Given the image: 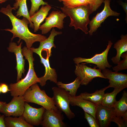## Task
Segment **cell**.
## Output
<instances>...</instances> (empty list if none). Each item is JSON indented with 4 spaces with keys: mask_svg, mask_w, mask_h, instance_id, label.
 <instances>
[{
    "mask_svg": "<svg viewBox=\"0 0 127 127\" xmlns=\"http://www.w3.org/2000/svg\"><path fill=\"white\" fill-rule=\"evenodd\" d=\"M14 9L9 4H8L6 7H2L0 10V12L7 16L9 18L12 26V29L7 28L3 30L10 32L13 36L11 38L12 41L15 38L18 37L19 43L21 40H24L25 42L27 47L30 49L33 44L36 42L43 41L47 38L44 35L39 34H34L29 30L28 25L30 24L28 20L26 18L23 17L22 19H20L14 16L12 12Z\"/></svg>",
    "mask_w": 127,
    "mask_h": 127,
    "instance_id": "6da1fadb",
    "label": "cell"
},
{
    "mask_svg": "<svg viewBox=\"0 0 127 127\" xmlns=\"http://www.w3.org/2000/svg\"><path fill=\"white\" fill-rule=\"evenodd\" d=\"M22 53L28 61V71L24 78L22 79L16 83L9 84V89L11 95L12 97L23 96L25 91L31 86L40 82L39 78L36 75L34 69L33 52L30 49L24 46L22 49Z\"/></svg>",
    "mask_w": 127,
    "mask_h": 127,
    "instance_id": "7a4b0ae2",
    "label": "cell"
},
{
    "mask_svg": "<svg viewBox=\"0 0 127 127\" xmlns=\"http://www.w3.org/2000/svg\"><path fill=\"white\" fill-rule=\"evenodd\" d=\"M60 9L63 12L70 18L69 27H74L75 30L79 29L86 34L88 33L87 26L90 21L89 17L93 12L89 4L73 8L64 5Z\"/></svg>",
    "mask_w": 127,
    "mask_h": 127,
    "instance_id": "3957f363",
    "label": "cell"
},
{
    "mask_svg": "<svg viewBox=\"0 0 127 127\" xmlns=\"http://www.w3.org/2000/svg\"><path fill=\"white\" fill-rule=\"evenodd\" d=\"M25 102L32 103L42 106L45 109H58L52 98L49 97L45 91L41 90L37 83L28 88L23 95Z\"/></svg>",
    "mask_w": 127,
    "mask_h": 127,
    "instance_id": "277c9868",
    "label": "cell"
},
{
    "mask_svg": "<svg viewBox=\"0 0 127 127\" xmlns=\"http://www.w3.org/2000/svg\"><path fill=\"white\" fill-rule=\"evenodd\" d=\"M52 90L53 94L52 98L56 106L59 110L64 112L69 119L73 118L75 115L70 108V95L69 92L59 87H53Z\"/></svg>",
    "mask_w": 127,
    "mask_h": 127,
    "instance_id": "5b68a950",
    "label": "cell"
},
{
    "mask_svg": "<svg viewBox=\"0 0 127 127\" xmlns=\"http://www.w3.org/2000/svg\"><path fill=\"white\" fill-rule=\"evenodd\" d=\"M86 63L78 64L75 65V73L81 82V85H86L95 78L100 77L107 79L103 74L101 70L87 66Z\"/></svg>",
    "mask_w": 127,
    "mask_h": 127,
    "instance_id": "8992f818",
    "label": "cell"
},
{
    "mask_svg": "<svg viewBox=\"0 0 127 127\" xmlns=\"http://www.w3.org/2000/svg\"><path fill=\"white\" fill-rule=\"evenodd\" d=\"M113 43L109 40L108 45L106 49L102 53L96 54L92 57L90 58H86L81 57L74 58L73 60L76 64L85 62L86 64L91 63L97 65L96 67L102 70L106 68H110L112 67L109 64L107 60V55L109 50Z\"/></svg>",
    "mask_w": 127,
    "mask_h": 127,
    "instance_id": "52a82bcc",
    "label": "cell"
},
{
    "mask_svg": "<svg viewBox=\"0 0 127 127\" xmlns=\"http://www.w3.org/2000/svg\"><path fill=\"white\" fill-rule=\"evenodd\" d=\"M111 1V0H104L103 2L104 5L103 9L101 12L98 13L90 21V29L88 31L90 35H92L93 33L100 27L101 24L108 17L111 16H119L120 15L119 13L111 9L110 6Z\"/></svg>",
    "mask_w": 127,
    "mask_h": 127,
    "instance_id": "ba28073f",
    "label": "cell"
},
{
    "mask_svg": "<svg viewBox=\"0 0 127 127\" xmlns=\"http://www.w3.org/2000/svg\"><path fill=\"white\" fill-rule=\"evenodd\" d=\"M67 16L60 11H53L46 18L45 23L40 26L39 29L41 31L43 34L47 33L52 28L55 27L62 29L64 28V20Z\"/></svg>",
    "mask_w": 127,
    "mask_h": 127,
    "instance_id": "9c48e42d",
    "label": "cell"
},
{
    "mask_svg": "<svg viewBox=\"0 0 127 127\" xmlns=\"http://www.w3.org/2000/svg\"><path fill=\"white\" fill-rule=\"evenodd\" d=\"M13 97L10 102L6 103L0 111L5 116H12L17 117L23 114L25 102L23 96Z\"/></svg>",
    "mask_w": 127,
    "mask_h": 127,
    "instance_id": "30bf717a",
    "label": "cell"
},
{
    "mask_svg": "<svg viewBox=\"0 0 127 127\" xmlns=\"http://www.w3.org/2000/svg\"><path fill=\"white\" fill-rule=\"evenodd\" d=\"M62 112L58 109H45L40 125L43 127H64V118Z\"/></svg>",
    "mask_w": 127,
    "mask_h": 127,
    "instance_id": "8fae6325",
    "label": "cell"
},
{
    "mask_svg": "<svg viewBox=\"0 0 127 127\" xmlns=\"http://www.w3.org/2000/svg\"><path fill=\"white\" fill-rule=\"evenodd\" d=\"M45 109L43 107L39 108L33 107L25 102L22 115L29 124L33 126H38L41 124Z\"/></svg>",
    "mask_w": 127,
    "mask_h": 127,
    "instance_id": "7c38bea8",
    "label": "cell"
},
{
    "mask_svg": "<svg viewBox=\"0 0 127 127\" xmlns=\"http://www.w3.org/2000/svg\"><path fill=\"white\" fill-rule=\"evenodd\" d=\"M103 75L109 79V85L107 86L110 87L121 88L124 89L127 87V75L117 71L113 72L105 68L102 70Z\"/></svg>",
    "mask_w": 127,
    "mask_h": 127,
    "instance_id": "4fadbf2b",
    "label": "cell"
},
{
    "mask_svg": "<svg viewBox=\"0 0 127 127\" xmlns=\"http://www.w3.org/2000/svg\"><path fill=\"white\" fill-rule=\"evenodd\" d=\"M22 43L21 42L17 45L16 43L11 41L9 43V46L7 48L9 52L14 53L16 55V68L17 71V82L22 79V74H24V75L25 71L24 69L25 60L23 58L22 53Z\"/></svg>",
    "mask_w": 127,
    "mask_h": 127,
    "instance_id": "5bb4252c",
    "label": "cell"
},
{
    "mask_svg": "<svg viewBox=\"0 0 127 127\" xmlns=\"http://www.w3.org/2000/svg\"><path fill=\"white\" fill-rule=\"evenodd\" d=\"M115 115L113 108L106 107L101 104L97 105L95 117L99 127L110 126Z\"/></svg>",
    "mask_w": 127,
    "mask_h": 127,
    "instance_id": "9a60e30c",
    "label": "cell"
},
{
    "mask_svg": "<svg viewBox=\"0 0 127 127\" xmlns=\"http://www.w3.org/2000/svg\"><path fill=\"white\" fill-rule=\"evenodd\" d=\"M47 56L46 59L44 58L42 54L39 55L40 59V62L45 67L44 75L39 78L40 82L39 83L42 87L44 86L46 84V81L49 80L51 81L56 83L57 81V75L55 69L51 68L50 66L49 58L50 57L47 53Z\"/></svg>",
    "mask_w": 127,
    "mask_h": 127,
    "instance_id": "2e32d148",
    "label": "cell"
},
{
    "mask_svg": "<svg viewBox=\"0 0 127 127\" xmlns=\"http://www.w3.org/2000/svg\"><path fill=\"white\" fill-rule=\"evenodd\" d=\"M62 33V32L56 31L54 28H52L49 36L45 40L40 42V45L38 48H35L31 47L30 49L33 52L36 53L39 55L41 54L43 50H47V53L50 56L51 55L52 48V47L55 48L56 47L54 43V38L57 35Z\"/></svg>",
    "mask_w": 127,
    "mask_h": 127,
    "instance_id": "e0dca14e",
    "label": "cell"
},
{
    "mask_svg": "<svg viewBox=\"0 0 127 127\" xmlns=\"http://www.w3.org/2000/svg\"><path fill=\"white\" fill-rule=\"evenodd\" d=\"M70 104L82 108L84 111L91 115L96 119L95 114L97 105L83 99L79 95L72 97L70 96Z\"/></svg>",
    "mask_w": 127,
    "mask_h": 127,
    "instance_id": "ac0fdd59",
    "label": "cell"
},
{
    "mask_svg": "<svg viewBox=\"0 0 127 127\" xmlns=\"http://www.w3.org/2000/svg\"><path fill=\"white\" fill-rule=\"evenodd\" d=\"M51 8V6L48 4L45 6L42 5L40 9L30 16L31 20L34 25V32H36L39 29L40 24L46 18Z\"/></svg>",
    "mask_w": 127,
    "mask_h": 127,
    "instance_id": "d6986e66",
    "label": "cell"
},
{
    "mask_svg": "<svg viewBox=\"0 0 127 127\" xmlns=\"http://www.w3.org/2000/svg\"><path fill=\"white\" fill-rule=\"evenodd\" d=\"M121 39L118 40L115 44L114 47L117 51L116 56L111 59L112 62L115 64H117L120 60L121 55L127 51V35H122Z\"/></svg>",
    "mask_w": 127,
    "mask_h": 127,
    "instance_id": "ffe728a7",
    "label": "cell"
},
{
    "mask_svg": "<svg viewBox=\"0 0 127 127\" xmlns=\"http://www.w3.org/2000/svg\"><path fill=\"white\" fill-rule=\"evenodd\" d=\"M27 0H15V2L13 5L14 10H16L19 8L16 12V16L20 17L21 16L27 19L30 22V27L34 28L33 23L31 20L30 16L29 15L26 4Z\"/></svg>",
    "mask_w": 127,
    "mask_h": 127,
    "instance_id": "44dd1931",
    "label": "cell"
},
{
    "mask_svg": "<svg viewBox=\"0 0 127 127\" xmlns=\"http://www.w3.org/2000/svg\"><path fill=\"white\" fill-rule=\"evenodd\" d=\"M106 87L99 90H97L93 93L87 92L81 93L79 95L83 99L96 104H101L105 94L104 91L107 89Z\"/></svg>",
    "mask_w": 127,
    "mask_h": 127,
    "instance_id": "7402d4cb",
    "label": "cell"
},
{
    "mask_svg": "<svg viewBox=\"0 0 127 127\" xmlns=\"http://www.w3.org/2000/svg\"><path fill=\"white\" fill-rule=\"evenodd\" d=\"M115 115L116 116L122 117L127 112V93L123 91L121 99L117 101L113 107Z\"/></svg>",
    "mask_w": 127,
    "mask_h": 127,
    "instance_id": "603a6c76",
    "label": "cell"
},
{
    "mask_svg": "<svg viewBox=\"0 0 127 127\" xmlns=\"http://www.w3.org/2000/svg\"><path fill=\"white\" fill-rule=\"evenodd\" d=\"M7 127H33L34 126L28 123L22 116L19 117H13L6 116L4 119Z\"/></svg>",
    "mask_w": 127,
    "mask_h": 127,
    "instance_id": "cb8c5ba5",
    "label": "cell"
},
{
    "mask_svg": "<svg viewBox=\"0 0 127 127\" xmlns=\"http://www.w3.org/2000/svg\"><path fill=\"white\" fill-rule=\"evenodd\" d=\"M123 89L121 88H114L112 92L105 94L101 104L106 107L113 108L117 101L115 99L116 95Z\"/></svg>",
    "mask_w": 127,
    "mask_h": 127,
    "instance_id": "d4e9b609",
    "label": "cell"
},
{
    "mask_svg": "<svg viewBox=\"0 0 127 127\" xmlns=\"http://www.w3.org/2000/svg\"><path fill=\"white\" fill-rule=\"evenodd\" d=\"M81 82L79 78L77 77L73 82L68 84H64L59 81L56 83L59 87L64 89L68 91L70 96H75L78 88L81 84Z\"/></svg>",
    "mask_w": 127,
    "mask_h": 127,
    "instance_id": "484cf974",
    "label": "cell"
},
{
    "mask_svg": "<svg viewBox=\"0 0 127 127\" xmlns=\"http://www.w3.org/2000/svg\"><path fill=\"white\" fill-rule=\"evenodd\" d=\"M63 2L64 6L71 8L89 4L87 0H63Z\"/></svg>",
    "mask_w": 127,
    "mask_h": 127,
    "instance_id": "4316f807",
    "label": "cell"
},
{
    "mask_svg": "<svg viewBox=\"0 0 127 127\" xmlns=\"http://www.w3.org/2000/svg\"><path fill=\"white\" fill-rule=\"evenodd\" d=\"M31 3V7L29 12L30 16H32L36 11H37L41 5L48 4L47 2L44 1L43 0H30Z\"/></svg>",
    "mask_w": 127,
    "mask_h": 127,
    "instance_id": "83f0119b",
    "label": "cell"
},
{
    "mask_svg": "<svg viewBox=\"0 0 127 127\" xmlns=\"http://www.w3.org/2000/svg\"><path fill=\"white\" fill-rule=\"evenodd\" d=\"M121 57L123 58V60L120 61L117 64V65L112 68L113 70L115 71L118 72L120 71L127 69V52L123 53Z\"/></svg>",
    "mask_w": 127,
    "mask_h": 127,
    "instance_id": "f1b7e54d",
    "label": "cell"
},
{
    "mask_svg": "<svg viewBox=\"0 0 127 127\" xmlns=\"http://www.w3.org/2000/svg\"><path fill=\"white\" fill-rule=\"evenodd\" d=\"M84 118L86 119L91 127H99L97 120L91 115L84 112Z\"/></svg>",
    "mask_w": 127,
    "mask_h": 127,
    "instance_id": "f546056e",
    "label": "cell"
},
{
    "mask_svg": "<svg viewBox=\"0 0 127 127\" xmlns=\"http://www.w3.org/2000/svg\"><path fill=\"white\" fill-rule=\"evenodd\" d=\"M93 12L96 11L103 3L104 0H87Z\"/></svg>",
    "mask_w": 127,
    "mask_h": 127,
    "instance_id": "4dcf8cb0",
    "label": "cell"
},
{
    "mask_svg": "<svg viewBox=\"0 0 127 127\" xmlns=\"http://www.w3.org/2000/svg\"><path fill=\"white\" fill-rule=\"evenodd\" d=\"M112 122L116 123L119 127H127V123H126L122 117L116 116L115 115L112 120Z\"/></svg>",
    "mask_w": 127,
    "mask_h": 127,
    "instance_id": "1f68e13d",
    "label": "cell"
},
{
    "mask_svg": "<svg viewBox=\"0 0 127 127\" xmlns=\"http://www.w3.org/2000/svg\"><path fill=\"white\" fill-rule=\"evenodd\" d=\"M1 88V92L5 93L8 91H10V90L8 86L5 83H2L0 84Z\"/></svg>",
    "mask_w": 127,
    "mask_h": 127,
    "instance_id": "d6a6232c",
    "label": "cell"
},
{
    "mask_svg": "<svg viewBox=\"0 0 127 127\" xmlns=\"http://www.w3.org/2000/svg\"><path fill=\"white\" fill-rule=\"evenodd\" d=\"M5 116L4 115H2L0 114V127H6L4 119Z\"/></svg>",
    "mask_w": 127,
    "mask_h": 127,
    "instance_id": "836d02e7",
    "label": "cell"
},
{
    "mask_svg": "<svg viewBox=\"0 0 127 127\" xmlns=\"http://www.w3.org/2000/svg\"><path fill=\"white\" fill-rule=\"evenodd\" d=\"M120 4L122 6L124 11H125L126 14V17L125 20L127 22V2H120Z\"/></svg>",
    "mask_w": 127,
    "mask_h": 127,
    "instance_id": "e575fe53",
    "label": "cell"
},
{
    "mask_svg": "<svg viewBox=\"0 0 127 127\" xmlns=\"http://www.w3.org/2000/svg\"><path fill=\"white\" fill-rule=\"evenodd\" d=\"M122 117L125 122L127 123V112L123 115Z\"/></svg>",
    "mask_w": 127,
    "mask_h": 127,
    "instance_id": "d590c367",
    "label": "cell"
},
{
    "mask_svg": "<svg viewBox=\"0 0 127 127\" xmlns=\"http://www.w3.org/2000/svg\"><path fill=\"white\" fill-rule=\"evenodd\" d=\"M6 103V102L0 101V111Z\"/></svg>",
    "mask_w": 127,
    "mask_h": 127,
    "instance_id": "8d00e7d4",
    "label": "cell"
},
{
    "mask_svg": "<svg viewBox=\"0 0 127 127\" xmlns=\"http://www.w3.org/2000/svg\"><path fill=\"white\" fill-rule=\"evenodd\" d=\"M8 0H0V4Z\"/></svg>",
    "mask_w": 127,
    "mask_h": 127,
    "instance_id": "74e56055",
    "label": "cell"
},
{
    "mask_svg": "<svg viewBox=\"0 0 127 127\" xmlns=\"http://www.w3.org/2000/svg\"><path fill=\"white\" fill-rule=\"evenodd\" d=\"M1 92V88L0 86V93Z\"/></svg>",
    "mask_w": 127,
    "mask_h": 127,
    "instance_id": "f35d334b",
    "label": "cell"
},
{
    "mask_svg": "<svg viewBox=\"0 0 127 127\" xmlns=\"http://www.w3.org/2000/svg\"><path fill=\"white\" fill-rule=\"evenodd\" d=\"M58 0L59 1H60V2H61V1H63V0Z\"/></svg>",
    "mask_w": 127,
    "mask_h": 127,
    "instance_id": "ab89813d",
    "label": "cell"
}]
</instances>
